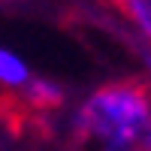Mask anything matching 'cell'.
I'll use <instances>...</instances> for the list:
<instances>
[{
    "instance_id": "6da1fadb",
    "label": "cell",
    "mask_w": 151,
    "mask_h": 151,
    "mask_svg": "<svg viewBox=\"0 0 151 151\" xmlns=\"http://www.w3.org/2000/svg\"><path fill=\"white\" fill-rule=\"evenodd\" d=\"M151 88L142 79H118L97 88L76 115L82 139L103 142V151H136L148 124Z\"/></svg>"
},
{
    "instance_id": "7a4b0ae2",
    "label": "cell",
    "mask_w": 151,
    "mask_h": 151,
    "mask_svg": "<svg viewBox=\"0 0 151 151\" xmlns=\"http://www.w3.org/2000/svg\"><path fill=\"white\" fill-rule=\"evenodd\" d=\"M112 3L127 21H133L142 33L151 36V0H112Z\"/></svg>"
},
{
    "instance_id": "3957f363",
    "label": "cell",
    "mask_w": 151,
    "mask_h": 151,
    "mask_svg": "<svg viewBox=\"0 0 151 151\" xmlns=\"http://www.w3.org/2000/svg\"><path fill=\"white\" fill-rule=\"evenodd\" d=\"M0 82H6V85H18V88L30 82L27 67H24L12 52H6V48H0Z\"/></svg>"
},
{
    "instance_id": "277c9868",
    "label": "cell",
    "mask_w": 151,
    "mask_h": 151,
    "mask_svg": "<svg viewBox=\"0 0 151 151\" xmlns=\"http://www.w3.org/2000/svg\"><path fill=\"white\" fill-rule=\"evenodd\" d=\"M136 151H151V118H148L145 130H142V136H139V145H136Z\"/></svg>"
}]
</instances>
